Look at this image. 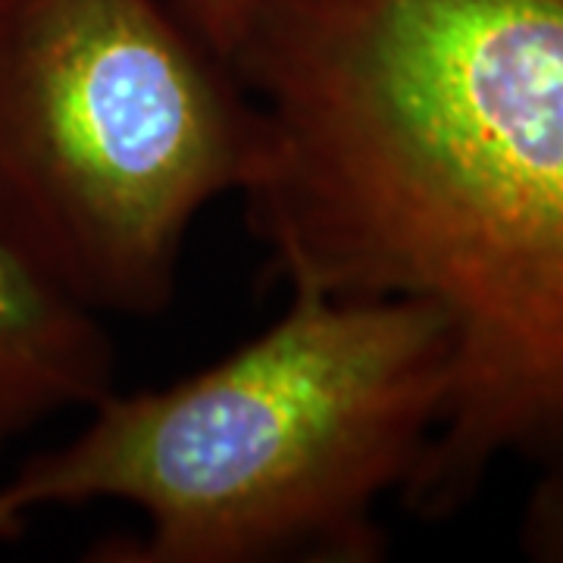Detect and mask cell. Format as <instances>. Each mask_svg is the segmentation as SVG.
Instances as JSON below:
<instances>
[{"label": "cell", "instance_id": "obj_5", "mask_svg": "<svg viewBox=\"0 0 563 563\" xmlns=\"http://www.w3.org/2000/svg\"><path fill=\"white\" fill-rule=\"evenodd\" d=\"M520 548L532 561L563 563V439L548 451V470L526 501Z\"/></svg>", "mask_w": 563, "mask_h": 563}, {"label": "cell", "instance_id": "obj_6", "mask_svg": "<svg viewBox=\"0 0 563 563\" xmlns=\"http://www.w3.org/2000/svg\"><path fill=\"white\" fill-rule=\"evenodd\" d=\"M169 3L222 60H232L247 32V20L257 0H169Z\"/></svg>", "mask_w": 563, "mask_h": 563}, {"label": "cell", "instance_id": "obj_4", "mask_svg": "<svg viewBox=\"0 0 563 563\" xmlns=\"http://www.w3.org/2000/svg\"><path fill=\"white\" fill-rule=\"evenodd\" d=\"M113 388L117 351L103 317L0 244V461L38 426Z\"/></svg>", "mask_w": 563, "mask_h": 563}, {"label": "cell", "instance_id": "obj_2", "mask_svg": "<svg viewBox=\"0 0 563 563\" xmlns=\"http://www.w3.org/2000/svg\"><path fill=\"white\" fill-rule=\"evenodd\" d=\"M257 339L179 383L88 407L73 439L0 483V544L54 507H135L95 563H373L442 417L448 332L395 298L288 288Z\"/></svg>", "mask_w": 563, "mask_h": 563}, {"label": "cell", "instance_id": "obj_3", "mask_svg": "<svg viewBox=\"0 0 563 563\" xmlns=\"http://www.w3.org/2000/svg\"><path fill=\"white\" fill-rule=\"evenodd\" d=\"M257 107L169 0H0V244L98 317H157Z\"/></svg>", "mask_w": 563, "mask_h": 563}, {"label": "cell", "instance_id": "obj_1", "mask_svg": "<svg viewBox=\"0 0 563 563\" xmlns=\"http://www.w3.org/2000/svg\"><path fill=\"white\" fill-rule=\"evenodd\" d=\"M239 76L269 269L442 320L448 395L398 501L444 520L563 439V0H261Z\"/></svg>", "mask_w": 563, "mask_h": 563}]
</instances>
